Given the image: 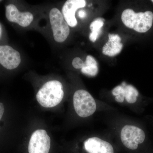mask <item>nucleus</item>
<instances>
[{"instance_id": "18", "label": "nucleus", "mask_w": 153, "mask_h": 153, "mask_svg": "<svg viewBox=\"0 0 153 153\" xmlns=\"http://www.w3.org/2000/svg\"><path fill=\"white\" fill-rule=\"evenodd\" d=\"M2 33V28L1 25L0 24V38L1 36Z\"/></svg>"}, {"instance_id": "6", "label": "nucleus", "mask_w": 153, "mask_h": 153, "mask_svg": "<svg viewBox=\"0 0 153 153\" xmlns=\"http://www.w3.org/2000/svg\"><path fill=\"white\" fill-rule=\"evenodd\" d=\"M51 139L45 130L38 129L33 133L29 141L28 153H49Z\"/></svg>"}, {"instance_id": "7", "label": "nucleus", "mask_w": 153, "mask_h": 153, "mask_svg": "<svg viewBox=\"0 0 153 153\" xmlns=\"http://www.w3.org/2000/svg\"><path fill=\"white\" fill-rule=\"evenodd\" d=\"M115 100L119 103H123L125 100L130 104H134L137 101L140 93L135 87L128 85L126 82L114 88L112 91Z\"/></svg>"}, {"instance_id": "5", "label": "nucleus", "mask_w": 153, "mask_h": 153, "mask_svg": "<svg viewBox=\"0 0 153 153\" xmlns=\"http://www.w3.org/2000/svg\"><path fill=\"white\" fill-rule=\"evenodd\" d=\"M49 17L54 40L58 43L64 42L69 36L70 29L62 13L54 8L50 10Z\"/></svg>"}, {"instance_id": "20", "label": "nucleus", "mask_w": 153, "mask_h": 153, "mask_svg": "<svg viewBox=\"0 0 153 153\" xmlns=\"http://www.w3.org/2000/svg\"></svg>"}, {"instance_id": "17", "label": "nucleus", "mask_w": 153, "mask_h": 153, "mask_svg": "<svg viewBox=\"0 0 153 153\" xmlns=\"http://www.w3.org/2000/svg\"><path fill=\"white\" fill-rule=\"evenodd\" d=\"M4 112V108L2 103L0 102V120L2 117L3 114Z\"/></svg>"}, {"instance_id": "9", "label": "nucleus", "mask_w": 153, "mask_h": 153, "mask_svg": "<svg viewBox=\"0 0 153 153\" xmlns=\"http://www.w3.org/2000/svg\"><path fill=\"white\" fill-rule=\"evenodd\" d=\"M6 17L9 22L17 23L24 27L29 26L34 19L32 13L20 12L13 4H10L6 7Z\"/></svg>"}, {"instance_id": "8", "label": "nucleus", "mask_w": 153, "mask_h": 153, "mask_svg": "<svg viewBox=\"0 0 153 153\" xmlns=\"http://www.w3.org/2000/svg\"><path fill=\"white\" fill-rule=\"evenodd\" d=\"M21 62V55L18 51L8 45L0 46V64L9 70L17 68Z\"/></svg>"}, {"instance_id": "19", "label": "nucleus", "mask_w": 153, "mask_h": 153, "mask_svg": "<svg viewBox=\"0 0 153 153\" xmlns=\"http://www.w3.org/2000/svg\"><path fill=\"white\" fill-rule=\"evenodd\" d=\"M152 2L153 3V0H152Z\"/></svg>"}, {"instance_id": "14", "label": "nucleus", "mask_w": 153, "mask_h": 153, "mask_svg": "<svg viewBox=\"0 0 153 153\" xmlns=\"http://www.w3.org/2000/svg\"><path fill=\"white\" fill-rule=\"evenodd\" d=\"M104 19L97 18L90 25L91 32L89 35V39L91 42H95L102 33V28L104 25Z\"/></svg>"}, {"instance_id": "12", "label": "nucleus", "mask_w": 153, "mask_h": 153, "mask_svg": "<svg viewBox=\"0 0 153 153\" xmlns=\"http://www.w3.org/2000/svg\"><path fill=\"white\" fill-rule=\"evenodd\" d=\"M121 41V38L119 35L109 34L108 41L102 47V53L109 57H114L119 54L123 48Z\"/></svg>"}, {"instance_id": "3", "label": "nucleus", "mask_w": 153, "mask_h": 153, "mask_svg": "<svg viewBox=\"0 0 153 153\" xmlns=\"http://www.w3.org/2000/svg\"><path fill=\"white\" fill-rule=\"evenodd\" d=\"M73 102L75 112L80 117H88L96 111L95 100L87 91L79 89L75 91L73 95Z\"/></svg>"}, {"instance_id": "15", "label": "nucleus", "mask_w": 153, "mask_h": 153, "mask_svg": "<svg viewBox=\"0 0 153 153\" xmlns=\"http://www.w3.org/2000/svg\"><path fill=\"white\" fill-rule=\"evenodd\" d=\"M72 65L76 69H82L85 66V62L79 57L74 58L72 60Z\"/></svg>"}, {"instance_id": "11", "label": "nucleus", "mask_w": 153, "mask_h": 153, "mask_svg": "<svg viewBox=\"0 0 153 153\" xmlns=\"http://www.w3.org/2000/svg\"><path fill=\"white\" fill-rule=\"evenodd\" d=\"M83 149L87 153H114L111 144L97 137H91L85 140Z\"/></svg>"}, {"instance_id": "1", "label": "nucleus", "mask_w": 153, "mask_h": 153, "mask_svg": "<svg viewBox=\"0 0 153 153\" xmlns=\"http://www.w3.org/2000/svg\"><path fill=\"white\" fill-rule=\"evenodd\" d=\"M63 97V85L58 80H50L46 82L36 94L38 103L45 108L56 106L61 102Z\"/></svg>"}, {"instance_id": "13", "label": "nucleus", "mask_w": 153, "mask_h": 153, "mask_svg": "<svg viewBox=\"0 0 153 153\" xmlns=\"http://www.w3.org/2000/svg\"><path fill=\"white\" fill-rule=\"evenodd\" d=\"M85 64V66L81 69L82 74L91 76H95L98 74V64L93 56L88 55Z\"/></svg>"}, {"instance_id": "2", "label": "nucleus", "mask_w": 153, "mask_h": 153, "mask_svg": "<svg viewBox=\"0 0 153 153\" xmlns=\"http://www.w3.org/2000/svg\"><path fill=\"white\" fill-rule=\"evenodd\" d=\"M121 19L127 27L138 33H145L152 26L153 13L150 11L135 13L131 9H127L123 12Z\"/></svg>"}, {"instance_id": "16", "label": "nucleus", "mask_w": 153, "mask_h": 153, "mask_svg": "<svg viewBox=\"0 0 153 153\" xmlns=\"http://www.w3.org/2000/svg\"><path fill=\"white\" fill-rule=\"evenodd\" d=\"M78 16L81 19H83L86 16V13L84 10L79 11L78 13Z\"/></svg>"}, {"instance_id": "10", "label": "nucleus", "mask_w": 153, "mask_h": 153, "mask_svg": "<svg viewBox=\"0 0 153 153\" xmlns=\"http://www.w3.org/2000/svg\"><path fill=\"white\" fill-rule=\"evenodd\" d=\"M86 5L85 0H68L63 5L62 13L68 26L74 27L77 24L75 13L78 9L84 7Z\"/></svg>"}, {"instance_id": "4", "label": "nucleus", "mask_w": 153, "mask_h": 153, "mask_svg": "<svg viewBox=\"0 0 153 153\" xmlns=\"http://www.w3.org/2000/svg\"><path fill=\"white\" fill-rule=\"evenodd\" d=\"M146 134L143 129L133 125H126L121 130L120 139L124 146L131 150H136L145 143Z\"/></svg>"}]
</instances>
